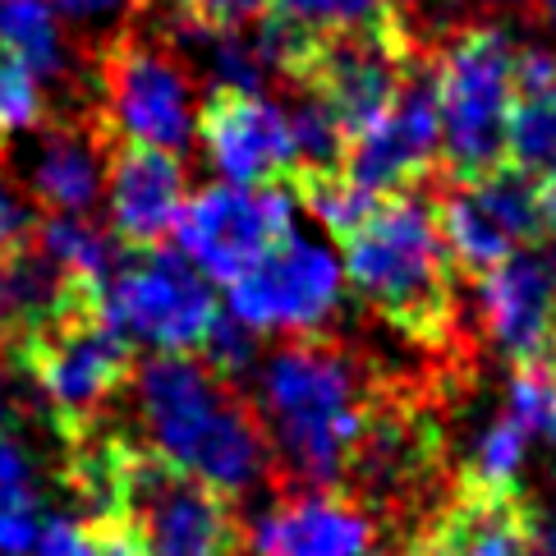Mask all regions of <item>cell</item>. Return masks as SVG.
<instances>
[{"instance_id": "1", "label": "cell", "mask_w": 556, "mask_h": 556, "mask_svg": "<svg viewBox=\"0 0 556 556\" xmlns=\"http://www.w3.org/2000/svg\"><path fill=\"white\" fill-rule=\"evenodd\" d=\"M148 451L216 496H240L267 473V432L222 377L185 354H156L134 372Z\"/></svg>"}, {"instance_id": "2", "label": "cell", "mask_w": 556, "mask_h": 556, "mask_svg": "<svg viewBox=\"0 0 556 556\" xmlns=\"http://www.w3.org/2000/svg\"><path fill=\"white\" fill-rule=\"evenodd\" d=\"M257 391V424L286 473L308 492L345 488L377 414L359 368L331 345H286L267 359Z\"/></svg>"}, {"instance_id": "3", "label": "cell", "mask_w": 556, "mask_h": 556, "mask_svg": "<svg viewBox=\"0 0 556 556\" xmlns=\"http://www.w3.org/2000/svg\"><path fill=\"white\" fill-rule=\"evenodd\" d=\"M345 276L354 294L387 327L419 345H446L460 323L455 257L428 198H382L345 240Z\"/></svg>"}, {"instance_id": "4", "label": "cell", "mask_w": 556, "mask_h": 556, "mask_svg": "<svg viewBox=\"0 0 556 556\" xmlns=\"http://www.w3.org/2000/svg\"><path fill=\"white\" fill-rule=\"evenodd\" d=\"M97 129L111 148H152L180 156L198 129L193 121V74L143 14L111 28L92 47Z\"/></svg>"}, {"instance_id": "5", "label": "cell", "mask_w": 556, "mask_h": 556, "mask_svg": "<svg viewBox=\"0 0 556 556\" xmlns=\"http://www.w3.org/2000/svg\"><path fill=\"white\" fill-rule=\"evenodd\" d=\"M515 51L496 24H455L432 47V92L451 180H479L506 166V125L515 106Z\"/></svg>"}, {"instance_id": "6", "label": "cell", "mask_w": 556, "mask_h": 556, "mask_svg": "<svg viewBox=\"0 0 556 556\" xmlns=\"http://www.w3.org/2000/svg\"><path fill=\"white\" fill-rule=\"evenodd\" d=\"M5 359L14 368H24L33 377L37 395L55 414V428L78 432L97 424L106 401H115V391L129 382V341H121L97 313L92 304H78L61 313L55 323L37 327L24 341H14L5 350Z\"/></svg>"}, {"instance_id": "7", "label": "cell", "mask_w": 556, "mask_h": 556, "mask_svg": "<svg viewBox=\"0 0 556 556\" xmlns=\"http://www.w3.org/2000/svg\"><path fill=\"white\" fill-rule=\"evenodd\" d=\"M97 313L121 336L156 354L203 350L216 313L207 276L175 253H134L97 290Z\"/></svg>"}, {"instance_id": "8", "label": "cell", "mask_w": 556, "mask_h": 556, "mask_svg": "<svg viewBox=\"0 0 556 556\" xmlns=\"http://www.w3.org/2000/svg\"><path fill=\"white\" fill-rule=\"evenodd\" d=\"M341 257L313 235L290 230L263 263H253L240 281H230V317L253 336H313L341 308Z\"/></svg>"}, {"instance_id": "9", "label": "cell", "mask_w": 556, "mask_h": 556, "mask_svg": "<svg viewBox=\"0 0 556 556\" xmlns=\"http://www.w3.org/2000/svg\"><path fill=\"white\" fill-rule=\"evenodd\" d=\"M432 212L455 267H465L473 276H488L506 257L525 253L547 235L539 185L510 162L479 175V180H451L437 193Z\"/></svg>"}, {"instance_id": "10", "label": "cell", "mask_w": 556, "mask_h": 556, "mask_svg": "<svg viewBox=\"0 0 556 556\" xmlns=\"http://www.w3.org/2000/svg\"><path fill=\"white\" fill-rule=\"evenodd\" d=\"M290 230H294V193H286L281 185L267 189L212 185L185 203L180 222H175V244H180L189 267L230 286L253 263H263Z\"/></svg>"}, {"instance_id": "11", "label": "cell", "mask_w": 556, "mask_h": 556, "mask_svg": "<svg viewBox=\"0 0 556 556\" xmlns=\"http://www.w3.org/2000/svg\"><path fill=\"white\" fill-rule=\"evenodd\" d=\"M121 520L143 539L152 556H235L240 552V525H235L226 496H216L212 488L175 473L152 451H138V460L129 469Z\"/></svg>"}, {"instance_id": "12", "label": "cell", "mask_w": 556, "mask_h": 556, "mask_svg": "<svg viewBox=\"0 0 556 556\" xmlns=\"http://www.w3.org/2000/svg\"><path fill=\"white\" fill-rule=\"evenodd\" d=\"M207 166L235 189L294 185L300 156H294L290 115L281 102L249 88H212L198 111Z\"/></svg>"}, {"instance_id": "13", "label": "cell", "mask_w": 556, "mask_h": 556, "mask_svg": "<svg viewBox=\"0 0 556 556\" xmlns=\"http://www.w3.org/2000/svg\"><path fill=\"white\" fill-rule=\"evenodd\" d=\"M442 156V121H437V92H432V55L414 65L401 97L377 125L359 138H350L345 152V180L368 189L372 198H395L419 189L437 170Z\"/></svg>"}, {"instance_id": "14", "label": "cell", "mask_w": 556, "mask_h": 556, "mask_svg": "<svg viewBox=\"0 0 556 556\" xmlns=\"http://www.w3.org/2000/svg\"><path fill=\"white\" fill-rule=\"evenodd\" d=\"M479 317L488 341L510 364H539L556 354V271L539 253H515L479 276Z\"/></svg>"}, {"instance_id": "15", "label": "cell", "mask_w": 556, "mask_h": 556, "mask_svg": "<svg viewBox=\"0 0 556 556\" xmlns=\"http://www.w3.org/2000/svg\"><path fill=\"white\" fill-rule=\"evenodd\" d=\"M106 212L115 240L129 249H152L166 240L185 212V162L152 148H111Z\"/></svg>"}, {"instance_id": "16", "label": "cell", "mask_w": 556, "mask_h": 556, "mask_svg": "<svg viewBox=\"0 0 556 556\" xmlns=\"http://www.w3.org/2000/svg\"><path fill=\"white\" fill-rule=\"evenodd\" d=\"M377 529L341 492H294L253 525V556H368Z\"/></svg>"}, {"instance_id": "17", "label": "cell", "mask_w": 556, "mask_h": 556, "mask_svg": "<svg viewBox=\"0 0 556 556\" xmlns=\"http://www.w3.org/2000/svg\"><path fill=\"white\" fill-rule=\"evenodd\" d=\"M409 556H529V502L460 483L437 506Z\"/></svg>"}, {"instance_id": "18", "label": "cell", "mask_w": 556, "mask_h": 556, "mask_svg": "<svg viewBox=\"0 0 556 556\" xmlns=\"http://www.w3.org/2000/svg\"><path fill=\"white\" fill-rule=\"evenodd\" d=\"M111 170V143L97 121L47 125L28 162V193L55 216H84L102 198Z\"/></svg>"}, {"instance_id": "19", "label": "cell", "mask_w": 556, "mask_h": 556, "mask_svg": "<svg viewBox=\"0 0 556 556\" xmlns=\"http://www.w3.org/2000/svg\"><path fill=\"white\" fill-rule=\"evenodd\" d=\"M78 304H92V294L74 290L37 244L0 257V350H10L14 341H24Z\"/></svg>"}, {"instance_id": "20", "label": "cell", "mask_w": 556, "mask_h": 556, "mask_svg": "<svg viewBox=\"0 0 556 556\" xmlns=\"http://www.w3.org/2000/svg\"><path fill=\"white\" fill-rule=\"evenodd\" d=\"M37 249H42V257L74 290L92 294V300H97V290L111 281V271L121 267L115 240L102 226L84 222V216H51V222L37 230Z\"/></svg>"}, {"instance_id": "21", "label": "cell", "mask_w": 556, "mask_h": 556, "mask_svg": "<svg viewBox=\"0 0 556 556\" xmlns=\"http://www.w3.org/2000/svg\"><path fill=\"white\" fill-rule=\"evenodd\" d=\"M42 533V492L24 442L0 428V556H28Z\"/></svg>"}, {"instance_id": "22", "label": "cell", "mask_w": 556, "mask_h": 556, "mask_svg": "<svg viewBox=\"0 0 556 556\" xmlns=\"http://www.w3.org/2000/svg\"><path fill=\"white\" fill-rule=\"evenodd\" d=\"M529 446H533V432L515 419V414L502 409L483 428L460 483L479 488V492H496V496H515L520 492V473H525V460H529Z\"/></svg>"}, {"instance_id": "23", "label": "cell", "mask_w": 556, "mask_h": 556, "mask_svg": "<svg viewBox=\"0 0 556 556\" xmlns=\"http://www.w3.org/2000/svg\"><path fill=\"white\" fill-rule=\"evenodd\" d=\"M294 189H300L304 207L317 216V226L331 230L336 240H350V235L368 222V212L382 203V198H372L368 189L350 185L345 175H317V180H300Z\"/></svg>"}, {"instance_id": "24", "label": "cell", "mask_w": 556, "mask_h": 556, "mask_svg": "<svg viewBox=\"0 0 556 556\" xmlns=\"http://www.w3.org/2000/svg\"><path fill=\"white\" fill-rule=\"evenodd\" d=\"M42 125H47L42 78L24 61H14L10 51H0V148H10L14 138H24Z\"/></svg>"}, {"instance_id": "25", "label": "cell", "mask_w": 556, "mask_h": 556, "mask_svg": "<svg viewBox=\"0 0 556 556\" xmlns=\"http://www.w3.org/2000/svg\"><path fill=\"white\" fill-rule=\"evenodd\" d=\"M401 0H276L290 24L313 28V33H341V28H368L387 18Z\"/></svg>"}, {"instance_id": "26", "label": "cell", "mask_w": 556, "mask_h": 556, "mask_svg": "<svg viewBox=\"0 0 556 556\" xmlns=\"http://www.w3.org/2000/svg\"><path fill=\"white\" fill-rule=\"evenodd\" d=\"M203 359H207V372L222 377V382H230V377H244L253 368V359H257V336L226 313V317H216L212 331H207Z\"/></svg>"}, {"instance_id": "27", "label": "cell", "mask_w": 556, "mask_h": 556, "mask_svg": "<svg viewBox=\"0 0 556 556\" xmlns=\"http://www.w3.org/2000/svg\"><path fill=\"white\" fill-rule=\"evenodd\" d=\"M271 5L276 0H170V5H156V10L180 14L203 28H249L257 18H267Z\"/></svg>"}, {"instance_id": "28", "label": "cell", "mask_w": 556, "mask_h": 556, "mask_svg": "<svg viewBox=\"0 0 556 556\" xmlns=\"http://www.w3.org/2000/svg\"><path fill=\"white\" fill-rule=\"evenodd\" d=\"M37 230H42V226H37L33 203L5 180V175H0V257L33 249Z\"/></svg>"}, {"instance_id": "29", "label": "cell", "mask_w": 556, "mask_h": 556, "mask_svg": "<svg viewBox=\"0 0 556 556\" xmlns=\"http://www.w3.org/2000/svg\"><path fill=\"white\" fill-rule=\"evenodd\" d=\"M28 556H102V552H97V539L88 525L70 520V515H55V520L42 525Z\"/></svg>"}, {"instance_id": "30", "label": "cell", "mask_w": 556, "mask_h": 556, "mask_svg": "<svg viewBox=\"0 0 556 556\" xmlns=\"http://www.w3.org/2000/svg\"><path fill=\"white\" fill-rule=\"evenodd\" d=\"M92 529V539H97V552L102 556H152L143 547V539L125 525V520H115V525H88Z\"/></svg>"}, {"instance_id": "31", "label": "cell", "mask_w": 556, "mask_h": 556, "mask_svg": "<svg viewBox=\"0 0 556 556\" xmlns=\"http://www.w3.org/2000/svg\"><path fill=\"white\" fill-rule=\"evenodd\" d=\"M51 14H65L74 24H106L111 14H121L125 0H42Z\"/></svg>"}, {"instance_id": "32", "label": "cell", "mask_w": 556, "mask_h": 556, "mask_svg": "<svg viewBox=\"0 0 556 556\" xmlns=\"http://www.w3.org/2000/svg\"><path fill=\"white\" fill-rule=\"evenodd\" d=\"M529 556H556V506L529 502Z\"/></svg>"}, {"instance_id": "33", "label": "cell", "mask_w": 556, "mask_h": 556, "mask_svg": "<svg viewBox=\"0 0 556 556\" xmlns=\"http://www.w3.org/2000/svg\"><path fill=\"white\" fill-rule=\"evenodd\" d=\"M525 5H529V14L539 18L543 28H552V33H556V0H525Z\"/></svg>"}, {"instance_id": "34", "label": "cell", "mask_w": 556, "mask_h": 556, "mask_svg": "<svg viewBox=\"0 0 556 556\" xmlns=\"http://www.w3.org/2000/svg\"><path fill=\"white\" fill-rule=\"evenodd\" d=\"M156 5H170V0H134V10H156Z\"/></svg>"}]
</instances>
